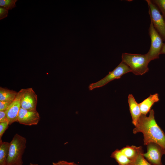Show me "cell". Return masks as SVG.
<instances>
[{
    "instance_id": "6da1fadb",
    "label": "cell",
    "mask_w": 165,
    "mask_h": 165,
    "mask_svg": "<svg viewBox=\"0 0 165 165\" xmlns=\"http://www.w3.org/2000/svg\"><path fill=\"white\" fill-rule=\"evenodd\" d=\"M148 116L141 114L133 131L134 134L142 133L143 135L144 144L156 143L165 149V134L157 124L153 109L150 111Z\"/></svg>"
},
{
    "instance_id": "7a4b0ae2",
    "label": "cell",
    "mask_w": 165,
    "mask_h": 165,
    "mask_svg": "<svg viewBox=\"0 0 165 165\" xmlns=\"http://www.w3.org/2000/svg\"><path fill=\"white\" fill-rule=\"evenodd\" d=\"M27 140L16 134L10 142L6 165H23L22 156L26 148Z\"/></svg>"
},
{
    "instance_id": "3957f363",
    "label": "cell",
    "mask_w": 165,
    "mask_h": 165,
    "mask_svg": "<svg viewBox=\"0 0 165 165\" xmlns=\"http://www.w3.org/2000/svg\"><path fill=\"white\" fill-rule=\"evenodd\" d=\"M122 60V61L127 64L135 75H142L149 70L148 65L150 61L146 54L123 53Z\"/></svg>"
},
{
    "instance_id": "277c9868",
    "label": "cell",
    "mask_w": 165,
    "mask_h": 165,
    "mask_svg": "<svg viewBox=\"0 0 165 165\" xmlns=\"http://www.w3.org/2000/svg\"><path fill=\"white\" fill-rule=\"evenodd\" d=\"M148 33L151 38V44L150 49L146 54L151 61L159 58L164 43L163 39L155 28L151 21Z\"/></svg>"
},
{
    "instance_id": "5b68a950",
    "label": "cell",
    "mask_w": 165,
    "mask_h": 165,
    "mask_svg": "<svg viewBox=\"0 0 165 165\" xmlns=\"http://www.w3.org/2000/svg\"><path fill=\"white\" fill-rule=\"evenodd\" d=\"M130 72H131V70L130 67L122 61L104 78L97 82L90 84L89 86V89L92 90L96 88L102 87L113 80L120 79L122 75Z\"/></svg>"
},
{
    "instance_id": "8992f818",
    "label": "cell",
    "mask_w": 165,
    "mask_h": 165,
    "mask_svg": "<svg viewBox=\"0 0 165 165\" xmlns=\"http://www.w3.org/2000/svg\"><path fill=\"white\" fill-rule=\"evenodd\" d=\"M149 8V14L153 26L165 41V20L157 7L151 0H147Z\"/></svg>"
},
{
    "instance_id": "52a82bcc",
    "label": "cell",
    "mask_w": 165,
    "mask_h": 165,
    "mask_svg": "<svg viewBox=\"0 0 165 165\" xmlns=\"http://www.w3.org/2000/svg\"><path fill=\"white\" fill-rule=\"evenodd\" d=\"M147 152L143 154L146 160L152 164L163 165L161 158L163 148L156 143H151L147 145Z\"/></svg>"
},
{
    "instance_id": "ba28073f",
    "label": "cell",
    "mask_w": 165,
    "mask_h": 165,
    "mask_svg": "<svg viewBox=\"0 0 165 165\" xmlns=\"http://www.w3.org/2000/svg\"><path fill=\"white\" fill-rule=\"evenodd\" d=\"M24 89H22L18 92L15 98L6 110L8 121L9 125L15 122H18V114L21 107V99Z\"/></svg>"
},
{
    "instance_id": "9c48e42d",
    "label": "cell",
    "mask_w": 165,
    "mask_h": 165,
    "mask_svg": "<svg viewBox=\"0 0 165 165\" xmlns=\"http://www.w3.org/2000/svg\"><path fill=\"white\" fill-rule=\"evenodd\" d=\"M40 119V116L37 110H28L21 108L19 111L18 122L26 126L37 125Z\"/></svg>"
},
{
    "instance_id": "30bf717a",
    "label": "cell",
    "mask_w": 165,
    "mask_h": 165,
    "mask_svg": "<svg viewBox=\"0 0 165 165\" xmlns=\"http://www.w3.org/2000/svg\"><path fill=\"white\" fill-rule=\"evenodd\" d=\"M37 96L31 88L24 89L21 99V108L28 110H36Z\"/></svg>"
},
{
    "instance_id": "8fae6325",
    "label": "cell",
    "mask_w": 165,
    "mask_h": 165,
    "mask_svg": "<svg viewBox=\"0 0 165 165\" xmlns=\"http://www.w3.org/2000/svg\"><path fill=\"white\" fill-rule=\"evenodd\" d=\"M128 101L132 119V123L135 126L137 124L141 115L139 105L131 94L129 95Z\"/></svg>"
},
{
    "instance_id": "7c38bea8",
    "label": "cell",
    "mask_w": 165,
    "mask_h": 165,
    "mask_svg": "<svg viewBox=\"0 0 165 165\" xmlns=\"http://www.w3.org/2000/svg\"><path fill=\"white\" fill-rule=\"evenodd\" d=\"M159 101L158 94H151L148 98L139 104L141 114L146 115L150 112L152 105Z\"/></svg>"
},
{
    "instance_id": "4fadbf2b",
    "label": "cell",
    "mask_w": 165,
    "mask_h": 165,
    "mask_svg": "<svg viewBox=\"0 0 165 165\" xmlns=\"http://www.w3.org/2000/svg\"><path fill=\"white\" fill-rule=\"evenodd\" d=\"M120 150L131 160H134L140 152L143 151L142 147L134 145L127 146Z\"/></svg>"
},
{
    "instance_id": "5bb4252c",
    "label": "cell",
    "mask_w": 165,
    "mask_h": 165,
    "mask_svg": "<svg viewBox=\"0 0 165 165\" xmlns=\"http://www.w3.org/2000/svg\"><path fill=\"white\" fill-rule=\"evenodd\" d=\"M18 92L13 90L0 87V101L12 102L15 98Z\"/></svg>"
},
{
    "instance_id": "9a60e30c",
    "label": "cell",
    "mask_w": 165,
    "mask_h": 165,
    "mask_svg": "<svg viewBox=\"0 0 165 165\" xmlns=\"http://www.w3.org/2000/svg\"><path fill=\"white\" fill-rule=\"evenodd\" d=\"M111 157L116 160L118 165H129L131 161L118 149L112 152Z\"/></svg>"
},
{
    "instance_id": "2e32d148",
    "label": "cell",
    "mask_w": 165,
    "mask_h": 165,
    "mask_svg": "<svg viewBox=\"0 0 165 165\" xmlns=\"http://www.w3.org/2000/svg\"><path fill=\"white\" fill-rule=\"evenodd\" d=\"M9 145L10 142L0 141V165H6Z\"/></svg>"
},
{
    "instance_id": "e0dca14e",
    "label": "cell",
    "mask_w": 165,
    "mask_h": 165,
    "mask_svg": "<svg viewBox=\"0 0 165 165\" xmlns=\"http://www.w3.org/2000/svg\"><path fill=\"white\" fill-rule=\"evenodd\" d=\"M143 151L140 152L134 160H131L129 165H151L143 156Z\"/></svg>"
},
{
    "instance_id": "ac0fdd59",
    "label": "cell",
    "mask_w": 165,
    "mask_h": 165,
    "mask_svg": "<svg viewBox=\"0 0 165 165\" xmlns=\"http://www.w3.org/2000/svg\"><path fill=\"white\" fill-rule=\"evenodd\" d=\"M17 0H0V6L8 10L12 9L16 6Z\"/></svg>"
},
{
    "instance_id": "d6986e66",
    "label": "cell",
    "mask_w": 165,
    "mask_h": 165,
    "mask_svg": "<svg viewBox=\"0 0 165 165\" xmlns=\"http://www.w3.org/2000/svg\"><path fill=\"white\" fill-rule=\"evenodd\" d=\"M161 11L165 20V0H151Z\"/></svg>"
},
{
    "instance_id": "ffe728a7",
    "label": "cell",
    "mask_w": 165,
    "mask_h": 165,
    "mask_svg": "<svg viewBox=\"0 0 165 165\" xmlns=\"http://www.w3.org/2000/svg\"><path fill=\"white\" fill-rule=\"evenodd\" d=\"M9 124L8 121L0 123V141H2V136L8 127Z\"/></svg>"
},
{
    "instance_id": "44dd1931",
    "label": "cell",
    "mask_w": 165,
    "mask_h": 165,
    "mask_svg": "<svg viewBox=\"0 0 165 165\" xmlns=\"http://www.w3.org/2000/svg\"><path fill=\"white\" fill-rule=\"evenodd\" d=\"M52 165H79L74 162H69L64 160H60L57 162H53Z\"/></svg>"
},
{
    "instance_id": "7402d4cb",
    "label": "cell",
    "mask_w": 165,
    "mask_h": 165,
    "mask_svg": "<svg viewBox=\"0 0 165 165\" xmlns=\"http://www.w3.org/2000/svg\"><path fill=\"white\" fill-rule=\"evenodd\" d=\"M9 10L5 8L0 7V20H2L7 17L8 14Z\"/></svg>"
},
{
    "instance_id": "603a6c76",
    "label": "cell",
    "mask_w": 165,
    "mask_h": 165,
    "mask_svg": "<svg viewBox=\"0 0 165 165\" xmlns=\"http://www.w3.org/2000/svg\"><path fill=\"white\" fill-rule=\"evenodd\" d=\"M12 102L0 101V111L6 110Z\"/></svg>"
},
{
    "instance_id": "cb8c5ba5",
    "label": "cell",
    "mask_w": 165,
    "mask_h": 165,
    "mask_svg": "<svg viewBox=\"0 0 165 165\" xmlns=\"http://www.w3.org/2000/svg\"><path fill=\"white\" fill-rule=\"evenodd\" d=\"M6 121H8V120L6 110L0 111V123Z\"/></svg>"
},
{
    "instance_id": "d4e9b609",
    "label": "cell",
    "mask_w": 165,
    "mask_h": 165,
    "mask_svg": "<svg viewBox=\"0 0 165 165\" xmlns=\"http://www.w3.org/2000/svg\"><path fill=\"white\" fill-rule=\"evenodd\" d=\"M165 54V43H164L162 48V49L160 54Z\"/></svg>"
},
{
    "instance_id": "484cf974",
    "label": "cell",
    "mask_w": 165,
    "mask_h": 165,
    "mask_svg": "<svg viewBox=\"0 0 165 165\" xmlns=\"http://www.w3.org/2000/svg\"><path fill=\"white\" fill-rule=\"evenodd\" d=\"M29 165H39L37 163H30Z\"/></svg>"
},
{
    "instance_id": "4316f807",
    "label": "cell",
    "mask_w": 165,
    "mask_h": 165,
    "mask_svg": "<svg viewBox=\"0 0 165 165\" xmlns=\"http://www.w3.org/2000/svg\"><path fill=\"white\" fill-rule=\"evenodd\" d=\"M163 153H164V154L165 155V149H164V148H163Z\"/></svg>"
}]
</instances>
